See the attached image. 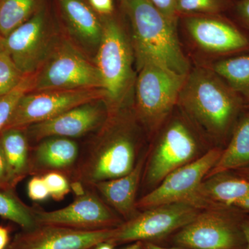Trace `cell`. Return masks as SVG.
I'll list each match as a JSON object with an SVG mask.
<instances>
[{
  "label": "cell",
  "instance_id": "ffe728a7",
  "mask_svg": "<svg viewBox=\"0 0 249 249\" xmlns=\"http://www.w3.org/2000/svg\"><path fill=\"white\" fill-rule=\"evenodd\" d=\"M79 158V147L72 139L52 137L37 142L30 153V174L67 171L75 166Z\"/></svg>",
  "mask_w": 249,
  "mask_h": 249
},
{
  "label": "cell",
  "instance_id": "ba28073f",
  "mask_svg": "<svg viewBox=\"0 0 249 249\" xmlns=\"http://www.w3.org/2000/svg\"><path fill=\"white\" fill-rule=\"evenodd\" d=\"M83 89H102L97 68L77 46L61 37L36 73L32 91Z\"/></svg>",
  "mask_w": 249,
  "mask_h": 249
},
{
  "label": "cell",
  "instance_id": "ac0fdd59",
  "mask_svg": "<svg viewBox=\"0 0 249 249\" xmlns=\"http://www.w3.org/2000/svg\"><path fill=\"white\" fill-rule=\"evenodd\" d=\"M70 35L85 52L96 54L102 39V17L86 0H57Z\"/></svg>",
  "mask_w": 249,
  "mask_h": 249
},
{
  "label": "cell",
  "instance_id": "3957f363",
  "mask_svg": "<svg viewBox=\"0 0 249 249\" xmlns=\"http://www.w3.org/2000/svg\"><path fill=\"white\" fill-rule=\"evenodd\" d=\"M132 26V43L138 69L157 64L187 76L189 62L178 42L175 22L161 14L150 0H122Z\"/></svg>",
  "mask_w": 249,
  "mask_h": 249
},
{
  "label": "cell",
  "instance_id": "d6a6232c",
  "mask_svg": "<svg viewBox=\"0 0 249 249\" xmlns=\"http://www.w3.org/2000/svg\"><path fill=\"white\" fill-rule=\"evenodd\" d=\"M13 189L9 184L7 164L1 144H0V189Z\"/></svg>",
  "mask_w": 249,
  "mask_h": 249
},
{
  "label": "cell",
  "instance_id": "9a60e30c",
  "mask_svg": "<svg viewBox=\"0 0 249 249\" xmlns=\"http://www.w3.org/2000/svg\"><path fill=\"white\" fill-rule=\"evenodd\" d=\"M108 110L102 100L85 103L24 129L28 139L36 142L52 137L73 139L101 128L107 119Z\"/></svg>",
  "mask_w": 249,
  "mask_h": 249
},
{
  "label": "cell",
  "instance_id": "8d00e7d4",
  "mask_svg": "<svg viewBox=\"0 0 249 249\" xmlns=\"http://www.w3.org/2000/svg\"><path fill=\"white\" fill-rule=\"evenodd\" d=\"M142 245V249H186L182 247H175L172 246L171 247H165L163 245L160 244L153 243V242H139Z\"/></svg>",
  "mask_w": 249,
  "mask_h": 249
},
{
  "label": "cell",
  "instance_id": "5bb4252c",
  "mask_svg": "<svg viewBox=\"0 0 249 249\" xmlns=\"http://www.w3.org/2000/svg\"><path fill=\"white\" fill-rule=\"evenodd\" d=\"M114 229L85 231L52 225H37L16 234L6 249H93L109 242Z\"/></svg>",
  "mask_w": 249,
  "mask_h": 249
},
{
  "label": "cell",
  "instance_id": "277c9868",
  "mask_svg": "<svg viewBox=\"0 0 249 249\" xmlns=\"http://www.w3.org/2000/svg\"><path fill=\"white\" fill-rule=\"evenodd\" d=\"M168 119L147 151L142 180L145 194L169 174L197 160L213 147L204 145L193 128L194 124L186 116Z\"/></svg>",
  "mask_w": 249,
  "mask_h": 249
},
{
  "label": "cell",
  "instance_id": "603a6c76",
  "mask_svg": "<svg viewBox=\"0 0 249 249\" xmlns=\"http://www.w3.org/2000/svg\"><path fill=\"white\" fill-rule=\"evenodd\" d=\"M249 106V55L214 62L211 69Z\"/></svg>",
  "mask_w": 249,
  "mask_h": 249
},
{
  "label": "cell",
  "instance_id": "2e32d148",
  "mask_svg": "<svg viewBox=\"0 0 249 249\" xmlns=\"http://www.w3.org/2000/svg\"><path fill=\"white\" fill-rule=\"evenodd\" d=\"M186 29L195 43L204 52L232 54L249 48V39L231 23L217 18H191Z\"/></svg>",
  "mask_w": 249,
  "mask_h": 249
},
{
  "label": "cell",
  "instance_id": "e0dca14e",
  "mask_svg": "<svg viewBox=\"0 0 249 249\" xmlns=\"http://www.w3.org/2000/svg\"><path fill=\"white\" fill-rule=\"evenodd\" d=\"M196 200L201 209L224 206L249 214V180L233 172L213 175L201 183Z\"/></svg>",
  "mask_w": 249,
  "mask_h": 249
},
{
  "label": "cell",
  "instance_id": "83f0119b",
  "mask_svg": "<svg viewBox=\"0 0 249 249\" xmlns=\"http://www.w3.org/2000/svg\"><path fill=\"white\" fill-rule=\"evenodd\" d=\"M178 12L215 14L222 9L219 0H177Z\"/></svg>",
  "mask_w": 249,
  "mask_h": 249
},
{
  "label": "cell",
  "instance_id": "7402d4cb",
  "mask_svg": "<svg viewBox=\"0 0 249 249\" xmlns=\"http://www.w3.org/2000/svg\"><path fill=\"white\" fill-rule=\"evenodd\" d=\"M249 168V110L239 118L227 145L207 177Z\"/></svg>",
  "mask_w": 249,
  "mask_h": 249
},
{
  "label": "cell",
  "instance_id": "e575fe53",
  "mask_svg": "<svg viewBox=\"0 0 249 249\" xmlns=\"http://www.w3.org/2000/svg\"><path fill=\"white\" fill-rule=\"evenodd\" d=\"M9 243V229L8 228L0 226V249H6Z\"/></svg>",
  "mask_w": 249,
  "mask_h": 249
},
{
  "label": "cell",
  "instance_id": "cb8c5ba5",
  "mask_svg": "<svg viewBox=\"0 0 249 249\" xmlns=\"http://www.w3.org/2000/svg\"><path fill=\"white\" fill-rule=\"evenodd\" d=\"M43 4V0H0L1 35L5 38L29 20Z\"/></svg>",
  "mask_w": 249,
  "mask_h": 249
},
{
  "label": "cell",
  "instance_id": "74e56055",
  "mask_svg": "<svg viewBox=\"0 0 249 249\" xmlns=\"http://www.w3.org/2000/svg\"><path fill=\"white\" fill-rule=\"evenodd\" d=\"M242 226L246 238L245 249H249V214H246Z\"/></svg>",
  "mask_w": 249,
  "mask_h": 249
},
{
  "label": "cell",
  "instance_id": "9c48e42d",
  "mask_svg": "<svg viewBox=\"0 0 249 249\" xmlns=\"http://www.w3.org/2000/svg\"><path fill=\"white\" fill-rule=\"evenodd\" d=\"M202 209L191 203L178 202L142 210L116 228L109 243L114 247L138 242L160 245L193 220Z\"/></svg>",
  "mask_w": 249,
  "mask_h": 249
},
{
  "label": "cell",
  "instance_id": "ab89813d",
  "mask_svg": "<svg viewBox=\"0 0 249 249\" xmlns=\"http://www.w3.org/2000/svg\"><path fill=\"white\" fill-rule=\"evenodd\" d=\"M94 249H114V246L109 242H103L95 247Z\"/></svg>",
  "mask_w": 249,
  "mask_h": 249
},
{
  "label": "cell",
  "instance_id": "4dcf8cb0",
  "mask_svg": "<svg viewBox=\"0 0 249 249\" xmlns=\"http://www.w3.org/2000/svg\"><path fill=\"white\" fill-rule=\"evenodd\" d=\"M152 5L167 18L175 22L178 14L177 0H150Z\"/></svg>",
  "mask_w": 249,
  "mask_h": 249
},
{
  "label": "cell",
  "instance_id": "7a4b0ae2",
  "mask_svg": "<svg viewBox=\"0 0 249 249\" xmlns=\"http://www.w3.org/2000/svg\"><path fill=\"white\" fill-rule=\"evenodd\" d=\"M137 124L134 112L126 109L108 114L88 151L76 163L73 180L92 186L132 171L145 153L141 155Z\"/></svg>",
  "mask_w": 249,
  "mask_h": 249
},
{
  "label": "cell",
  "instance_id": "7c38bea8",
  "mask_svg": "<svg viewBox=\"0 0 249 249\" xmlns=\"http://www.w3.org/2000/svg\"><path fill=\"white\" fill-rule=\"evenodd\" d=\"M105 99L106 93L102 89L30 91L21 98L4 129H26L53 119L72 108Z\"/></svg>",
  "mask_w": 249,
  "mask_h": 249
},
{
  "label": "cell",
  "instance_id": "ee69618b",
  "mask_svg": "<svg viewBox=\"0 0 249 249\" xmlns=\"http://www.w3.org/2000/svg\"></svg>",
  "mask_w": 249,
  "mask_h": 249
},
{
  "label": "cell",
  "instance_id": "6da1fadb",
  "mask_svg": "<svg viewBox=\"0 0 249 249\" xmlns=\"http://www.w3.org/2000/svg\"><path fill=\"white\" fill-rule=\"evenodd\" d=\"M178 106L214 147L224 149L245 101L211 69L198 68L187 75Z\"/></svg>",
  "mask_w": 249,
  "mask_h": 249
},
{
  "label": "cell",
  "instance_id": "60d3db41",
  "mask_svg": "<svg viewBox=\"0 0 249 249\" xmlns=\"http://www.w3.org/2000/svg\"><path fill=\"white\" fill-rule=\"evenodd\" d=\"M125 249H142V248L140 242H135V243H134V245L127 247V248H126Z\"/></svg>",
  "mask_w": 249,
  "mask_h": 249
},
{
  "label": "cell",
  "instance_id": "44dd1931",
  "mask_svg": "<svg viewBox=\"0 0 249 249\" xmlns=\"http://www.w3.org/2000/svg\"><path fill=\"white\" fill-rule=\"evenodd\" d=\"M0 144L7 164L10 186L15 189L30 174V150L25 129H4L0 133Z\"/></svg>",
  "mask_w": 249,
  "mask_h": 249
},
{
  "label": "cell",
  "instance_id": "f546056e",
  "mask_svg": "<svg viewBox=\"0 0 249 249\" xmlns=\"http://www.w3.org/2000/svg\"><path fill=\"white\" fill-rule=\"evenodd\" d=\"M28 196L34 201H45L50 196L48 188L42 177L36 175L29 180L27 185Z\"/></svg>",
  "mask_w": 249,
  "mask_h": 249
},
{
  "label": "cell",
  "instance_id": "f1b7e54d",
  "mask_svg": "<svg viewBox=\"0 0 249 249\" xmlns=\"http://www.w3.org/2000/svg\"><path fill=\"white\" fill-rule=\"evenodd\" d=\"M54 200L60 201L70 193L71 188L66 177L57 172H51L42 176Z\"/></svg>",
  "mask_w": 249,
  "mask_h": 249
},
{
  "label": "cell",
  "instance_id": "d6986e66",
  "mask_svg": "<svg viewBox=\"0 0 249 249\" xmlns=\"http://www.w3.org/2000/svg\"><path fill=\"white\" fill-rule=\"evenodd\" d=\"M146 155L147 152L139 159L135 168L127 175L101 181L91 186L124 222L132 219L139 212L136 206L137 196L142 183Z\"/></svg>",
  "mask_w": 249,
  "mask_h": 249
},
{
  "label": "cell",
  "instance_id": "7bdbcfd3",
  "mask_svg": "<svg viewBox=\"0 0 249 249\" xmlns=\"http://www.w3.org/2000/svg\"></svg>",
  "mask_w": 249,
  "mask_h": 249
},
{
  "label": "cell",
  "instance_id": "484cf974",
  "mask_svg": "<svg viewBox=\"0 0 249 249\" xmlns=\"http://www.w3.org/2000/svg\"><path fill=\"white\" fill-rule=\"evenodd\" d=\"M36 74L26 75L15 89L0 97V133L9 124L21 98L34 89Z\"/></svg>",
  "mask_w": 249,
  "mask_h": 249
},
{
  "label": "cell",
  "instance_id": "b9f144b4",
  "mask_svg": "<svg viewBox=\"0 0 249 249\" xmlns=\"http://www.w3.org/2000/svg\"><path fill=\"white\" fill-rule=\"evenodd\" d=\"M4 37L0 34V52L4 50Z\"/></svg>",
  "mask_w": 249,
  "mask_h": 249
},
{
  "label": "cell",
  "instance_id": "8fae6325",
  "mask_svg": "<svg viewBox=\"0 0 249 249\" xmlns=\"http://www.w3.org/2000/svg\"><path fill=\"white\" fill-rule=\"evenodd\" d=\"M222 150L212 147L197 160L169 174L158 186L137 199V209L142 211L178 202L191 203L199 207L196 200L198 189L217 163Z\"/></svg>",
  "mask_w": 249,
  "mask_h": 249
},
{
  "label": "cell",
  "instance_id": "8992f818",
  "mask_svg": "<svg viewBox=\"0 0 249 249\" xmlns=\"http://www.w3.org/2000/svg\"><path fill=\"white\" fill-rule=\"evenodd\" d=\"M134 114L148 134L160 130L178 106L186 76L151 62L138 69Z\"/></svg>",
  "mask_w": 249,
  "mask_h": 249
},
{
  "label": "cell",
  "instance_id": "4fadbf2b",
  "mask_svg": "<svg viewBox=\"0 0 249 249\" xmlns=\"http://www.w3.org/2000/svg\"><path fill=\"white\" fill-rule=\"evenodd\" d=\"M37 225H52L93 231L114 229L124 222L99 196L87 190L66 207L53 211L34 209Z\"/></svg>",
  "mask_w": 249,
  "mask_h": 249
},
{
  "label": "cell",
  "instance_id": "d590c367",
  "mask_svg": "<svg viewBox=\"0 0 249 249\" xmlns=\"http://www.w3.org/2000/svg\"><path fill=\"white\" fill-rule=\"evenodd\" d=\"M85 185L83 183L80 182L79 181H76V180H73L71 183H70V188H71V191L74 193L77 196H83V195L85 194L87 190L85 189Z\"/></svg>",
  "mask_w": 249,
  "mask_h": 249
},
{
  "label": "cell",
  "instance_id": "52a82bcc",
  "mask_svg": "<svg viewBox=\"0 0 249 249\" xmlns=\"http://www.w3.org/2000/svg\"><path fill=\"white\" fill-rule=\"evenodd\" d=\"M246 214L224 206L205 208L165 242L186 249H245Z\"/></svg>",
  "mask_w": 249,
  "mask_h": 249
},
{
  "label": "cell",
  "instance_id": "30bf717a",
  "mask_svg": "<svg viewBox=\"0 0 249 249\" xmlns=\"http://www.w3.org/2000/svg\"><path fill=\"white\" fill-rule=\"evenodd\" d=\"M60 38L43 4L29 20L5 37L4 50L23 74H34L43 66Z\"/></svg>",
  "mask_w": 249,
  "mask_h": 249
},
{
  "label": "cell",
  "instance_id": "836d02e7",
  "mask_svg": "<svg viewBox=\"0 0 249 249\" xmlns=\"http://www.w3.org/2000/svg\"><path fill=\"white\" fill-rule=\"evenodd\" d=\"M237 12L244 22L249 27V0H242L237 4Z\"/></svg>",
  "mask_w": 249,
  "mask_h": 249
},
{
  "label": "cell",
  "instance_id": "5b68a950",
  "mask_svg": "<svg viewBox=\"0 0 249 249\" xmlns=\"http://www.w3.org/2000/svg\"><path fill=\"white\" fill-rule=\"evenodd\" d=\"M102 39L94 55L108 114L125 109L131 88L135 83L132 43L120 23L110 16L102 17Z\"/></svg>",
  "mask_w": 249,
  "mask_h": 249
},
{
  "label": "cell",
  "instance_id": "f35d334b",
  "mask_svg": "<svg viewBox=\"0 0 249 249\" xmlns=\"http://www.w3.org/2000/svg\"><path fill=\"white\" fill-rule=\"evenodd\" d=\"M233 173L249 180V168L237 170V171H234Z\"/></svg>",
  "mask_w": 249,
  "mask_h": 249
},
{
  "label": "cell",
  "instance_id": "1f68e13d",
  "mask_svg": "<svg viewBox=\"0 0 249 249\" xmlns=\"http://www.w3.org/2000/svg\"><path fill=\"white\" fill-rule=\"evenodd\" d=\"M93 11L101 17L110 16L114 11L113 0H88Z\"/></svg>",
  "mask_w": 249,
  "mask_h": 249
},
{
  "label": "cell",
  "instance_id": "d4e9b609",
  "mask_svg": "<svg viewBox=\"0 0 249 249\" xmlns=\"http://www.w3.org/2000/svg\"><path fill=\"white\" fill-rule=\"evenodd\" d=\"M0 217L16 223L22 230L37 227L34 209L24 204L14 189H0Z\"/></svg>",
  "mask_w": 249,
  "mask_h": 249
},
{
  "label": "cell",
  "instance_id": "4316f807",
  "mask_svg": "<svg viewBox=\"0 0 249 249\" xmlns=\"http://www.w3.org/2000/svg\"><path fill=\"white\" fill-rule=\"evenodd\" d=\"M25 76L6 51L0 52V97L15 89Z\"/></svg>",
  "mask_w": 249,
  "mask_h": 249
}]
</instances>
